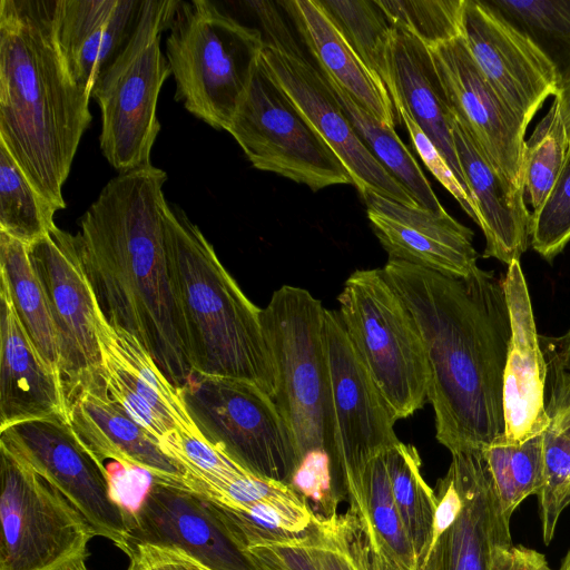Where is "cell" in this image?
Returning a JSON list of instances; mask_svg holds the SVG:
<instances>
[{"label":"cell","instance_id":"7402d4cb","mask_svg":"<svg viewBox=\"0 0 570 570\" xmlns=\"http://www.w3.org/2000/svg\"><path fill=\"white\" fill-rule=\"evenodd\" d=\"M68 422L100 460L148 472L154 481L183 488V471L157 440L110 396L100 373L66 383Z\"/></svg>","mask_w":570,"mask_h":570},{"label":"cell","instance_id":"8992f818","mask_svg":"<svg viewBox=\"0 0 570 570\" xmlns=\"http://www.w3.org/2000/svg\"><path fill=\"white\" fill-rule=\"evenodd\" d=\"M262 32L209 0L180 1L166 39L176 100L227 130L263 51Z\"/></svg>","mask_w":570,"mask_h":570},{"label":"cell","instance_id":"277c9868","mask_svg":"<svg viewBox=\"0 0 570 570\" xmlns=\"http://www.w3.org/2000/svg\"><path fill=\"white\" fill-rule=\"evenodd\" d=\"M168 272L194 373L249 381L274 397L275 372L258 308L183 210L164 206Z\"/></svg>","mask_w":570,"mask_h":570},{"label":"cell","instance_id":"6da1fadb","mask_svg":"<svg viewBox=\"0 0 570 570\" xmlns=\"http://www.w3.org/2000/svg\"><path fill=\"white\" fill-rule=\"evenodd\" d=\"M382 269L424 345L438 441L451 453L487 448L505 429L511 324L503 278L481 268L453 277L397 259Z\"/></svg>","mask_w":570,"mask_h":570},{"label":"cell","instance_id":"9a60e30c","mask_svg":"<svg viewBox=\"0 0 570 570\" xmlns=\"http://www.w3.org/2000/svg\"><path fill=\"white\" fill-rule=\"evenodd\" d=\"M28 249L55 324L63 381L71 383L100 373L97 301L76 235L56 227Z\"/></svg>","mask_w":570,"mask_h":570},{"label":"cell","instance_id":"836d02e7","mask_svg":"<svg viewBox=\"0 0 570 570\" xmlns=\"http://www.w3.org/2000/svg\"><path fill=\"white\" fill-rule=\"evenodd\" d=\"M56 212L0 141V232L30 245L57 227Z\"/></svg>","mask_w":570,"mask_h":570},{"label":"cell","instance_id":"4fadbf2b","mask_svg":"<svg viewBox=\"0 0 570 570\" xmlns=\"http://www.w3.org/2000/svg\"><path fill=\"white\" fill-rule=\"evenodd\" d=\"M3 443L48 480L89 522L96 537L126 552L129 515L104 464L67 420L47 417L0 430Z\"/></svg>","mask_w":570,"mask_h":570},{"label":"cell","instance_id":"ee69618b","mask_svg":"<svg viewBox=\"0 0 570 570\" xmlns=\"http://www.w3.org/2000/svg\"><path fill=\"white\" fill-rule=\"evenodd\" d=\"M392 101L396 111L397 120L399 122L402 121L404 124L417 155L434 177L458 200L462 209L478 224V208L455 177L444 157L439 153L426 134L413 120L401 101L397 98H392Z\"/></svg>","mask_w":570,"mask_h":570},{"label":"cell","instance_id":"1f68e13d","mask_svg":"<svg viewBox=\"0 0 570 570\" xmlns=\"http://www.w3.org/2000/svg\"><path fill=\"white\" fill-rule=\"evenodd\" d=\"M385 456L396 509L420 568L431 544L438 498L422 475L415 446L400 441Z\"/></svg>","mask_w":570,"mask_h":570},{"label":"cell","instance_id":"4316f807","mask_svg":"<svg viewBox=\"0 0 570 570\" xmlns=\"http://www.w3.org/2000/svg\"><path fill=\"white\" fill-rule=\"evenodd\" d=\"M389 63L391 99L397 98L401 101L413 120L444 157L462 187L474 202L455 150L452 134L454 115L448 102L430 49L410 31L393 27Z\"/></svg>","mask_w":570,"mask_h":570},{"label":"cell","instance_id":"5b68a950","mask_svg":"<svg viewBox=\"0 0 570 570\" xmlns=\"http://www.w3.org/2000/svg\"><path fill=\"white\" fill-rule=\"evenodd\" d=\"M324 309L307 289L284 285L262 309V326L275 372L273 400L301 459L324 451L333 468L336 425L323 336Z\"/></svg>","mask_w":570,"mask_h":570},{"label":"cell","instance_id":"db71d44e","mask_svg":"<svg viewBox=\"0 0 570 570\" xmlns=\"http://www.w3.org/2000/svg\"><path fill=\"white\" fill-rule=\"evenodd\" d=\"M557 570H570V549L567 551Z\"/></svg>","mask_w":570,"mask_h":570},{"label":"cell","instance_id":"bcb514c9","mask_svg":"<svg viewBox=\"0 0 570 570\" xmlns=\"http://www.w3.org/2000/svg\"><path fill=\"white\" fill-rule=\"evenodd\" d=\"M320 570H355L344 532L343 514L320 520L314 525Z\"/></svg>","mask_w":570,"mask_h":570},{"label":"cell","instance_id":"7c38bea8","mask_svg":"<svg viewBox=\"0 0 570 570\" xmlns=\"http://www.w3.org/2000/svg\"><path fill=\"white\" fill-rule=\"evenodd\" d=\"M227 131L252 165L313 191L352 184L344 165L259 60Z\"/></svg>","mask_w":570,"mask_h":570},{"label":"cell","instance_id":"30bf717a","mask_svg":"<svg viewBox=\"0 0 570 570\" xmlns=\"http://www.w3.org/2000/svg\"><path fill=\"white\" fill-rule=\"evenodd\" d=\"M0 570H66L96 533L26 460L0 443Z\"/></svg>","mask_w":570,"mask_h":570},{"label":"cell","instance_id":"7a4b0ae2","mask_svg":"<svg viewBox=\"0 0 570 570\" xmlns=\"http://www.w3.org/2000/svg\"><path fill=\"white\" fill-rule=\"evenodd\" d=\"M166 179L151 164L119 173L80 218L76 238L105 318L135 336L180 390L194 372L168 272Z\"/></svg>","mask_w":570,"mask_h":570},{"label":"cell","instance_id":"ba28073f","mask_svg":"<svg viewBox=\"0 0 570 570\" xmlns=\"http://www.w3.org/2000/svg\"><path fill=\"white\" fill-rule=\"evenodd\" d=\"M180 0H146L131 39L95 86L101 111L100 149L119 173L150 165L160 124L157 101L171 75L160 50Z\"/></svg>","mask_w":570,"mask_h":570},{"label":"cell","instance_id":"ffe728a7","mask_svg":"<svg viewBox=\"0 0 570 570\" xmlns=\"http://www.w3.org/2000/svg\"><path fill=\"white\" fill-rule=\"evenodd\" d=\"M449 466L463 505L419 570H491L495 548L511 546L510 519L501 508L481 450L453 452Z\"/></svg>","mask_w":570,"mask_h":570},{"label":"cell","instance_id":"c3c4849f","mask_svg":"<svg viewBox=\"0 0 570 570\" xmlns=\"http://www.w3.org/2000/svg\"><path fill=\"white\" fill-rule=\"evenodd\" d=\"M344 532L355 570H400L387 557L374 534H367L356 520L343 514Z\"/></svg>","mask_w":570,"mask_h":570},{"label":"cell","instance_id":"3957f363","mask_svg":"<svg viewBox=\"0 0 570 570\" xmlns=\"http://www.w3.org/2000/svg\"><path fill=\"white\" fill-rule=\"evenodd\" d=\"M57 0L0 1V141L57 210L91 94L71 78L56 39Z\"/></svg>","mask_w":570,"mask_h":570},{"label":"cell","instance_id":"cb8c5ba5","mask_svg":"<svg viewBox=\"0 0 570 570\" xmlns=\"http://www.w3.org/2000/svg\"><path fill=\"white\" fill-rule=\"evenodd\" d=\"M47 417L68 421L63 377L31 341L0 278V430Z\"/></svg>","mask_w":570,"mask_h":570},{"label":"cell","instance_id":"484cf974","mask_svg":"<svg viewBox=\"0 0 570 570\" xmlns=\"http://www.w3.org/2000/svg\"><path fill=\"white\" fill-rule=\"evenodd\" d=\"M452 134L466 186L478 207V225L485 236L483 257H494L509 266L520 259L529 243L532 215L524 203V190L497 170L455 117Z\"/></svg>","mask_w":570,"mask_h":570},{"label":"cell","instance_id":"e0dca14e","mask_svg":"<svg viewBox=\"0 0 570 570\" xmlns=\"http://www.w3.org/2000/svg\"><path fill=\"white\" fill-rule=\"evenodd\" d=\"M461 36L487 80L528 128L546 99L559 91L550 61L481 0H464Z\"/></svg>","mask_w":570,"mask_h":570},{"label":"cell","instance_id":"e575fe53","mask_svg":"<svg viewBox=\"0 0 570 570\" xmlns=\"http://www.w3.org/2000/svg\"><path fill=\"white\" fill-rule=\"evenodd\" d=\"M200 498L222 520L244 550L254 543L301 534L317 520L305 502H259L250 505H229Z\"/></svg>","mask_w":570,"mask_h":570},{"label":"cell","instance_id":"60d3db41","mask_svg":"<svg viewBox=\"0 0 570 570\" xmlns=\"http://www.w3.org/2000/svg\"><path fill=\"white\" fill-rule=\"evenodd\" d=\"M530 237L533 249L547 261L570 240V156L549 198L531 216Z\"/></svg>","mask_w":570,"mask_h":570},{"label":"cell","instance_id":"52a82bcc","mask_svg":"<svg viewBox=\"0 0 570 570\" xmlns=\"http://www.w3.org/2000/svg\"><path fill=\"white\" fill-rule=\"evenodd\" d=\"M337 311L356 353L394 419L428 402L429 366L414 317L383 269H358L345 281Z\"/></svg>","mask_w":570,"mask_h":570},{"label":"cell","instance_id":"f6af8a7d","mask_svg":"<svg viewBox=\"0 0 570 570\" xmlns=\"http://www.w3.org/2000/svg\"><path fill=\"white\" fill-rule=\"evenodd\" d=\"M539 342L547 365V409L570 397V330L561 336L539 335Z\"/></svg>","mask_w":570,"mask_h":570},{"label":"cell","instance_id":"8d00e7d4","mask_svg":"<svg viewBox=\"0 0 570 570\" xmlns=\"http://www.w3.org/2000/svg\"><path fill=\"white\" fill-rule=\"evenodd\" d=\"M385 454L375 456L366 468L363 483L365 519L363 523L356 522L364 532L376 535L400 570H419L415 552L396 509Z\"/></svg>","mask_w":570,"mask_h":570},{"label":"cell","instance_id":"5bb4252c","mask_svg":"<svg viewBox=\"0 0 570 570\" xmlns=\"http://www.w3.org/2000/svg\"><path fill=\"white\" fill-rule=\"evenodd\" d=\"M261 61L338 157L358 193L372 190L403 205L421 207L367 150L321 70L306 59L298 46L278 49L265 43Z\"/></svg>","mask_w":570,"mask_h":570},{"label":"cell","instance_id":"816d5d0a","mask_svg":"<svg viewBox=\"0 0 570 570\" xmlns=\"http://www.w3.org/2000/svg\"><path fill=\"white\" fill-rule=\"evenodd\" d=\"M550 426L570 439V397L547 407Z\"/></svg>","mask_w":570,"mask_h":570},{"label":"cell","instance_id":"2e32d148","mask_svg":"<svg viewBox=\"0 0 570 570\" xmlns=\"http://www.w3.org/2000/svg\"><path fill=\"white\" fill-rule=\"evenodd\" d=\"M454 117L488 159L513 186L524 190L527 127L490 85L461 37L430 49Z\"/></svg>","mask_w":570,"mask_h":570},{"label":"cell","instance_id":"b9f144b4","mask_svg":"<svg viewBox=\"0 0 570 570\" xmlns=\"http://www.w3.org/2000/svg\"><path fill=\"white\" fill-rule=\"evenodd\" d=\"M291 488L307 503L314 515L327 520L337 515L341 497L334 483L330 456L324 451L305 455L296 470Z\"/></svg>","mask_w":570,"mask_h":570},{"label":"cell","instance_id":"d6986e66","mask_svg":"<svg viewBox=\"0 0 570 570\" xmlns=\"http://www.w3.org/2000/svg\"><path fill=\"white\" fill-rule=\"evenodd\" d=\"M96 327L100 374L115 402L159 445L176 431L199 432L186 410L180 390L164 375L135 336L109 324L98 303Z\"/></svg>","mask_w":570,"mask_h":570},{"label":"cell","instance_id":"603a6c76","mask_svg":"<svg viewBox=\"0 0 570 570\" xmlns=\"http://www.w3.org/2000/svg\"><path fill=\"white\" fill-rule=\"evenodd\" d=\"M511 336L503 375L504 439L519 444L544 432L547 365L539 342L528 286L519 261L503 278Z\"/></svg>","mask_w":570,"mask_h":570},{"label":"cell","instance_id":"7dc6e473","mask_svg":"<svg viewBox=\"0 0 570 570\" xmlns=\"http://www.w3.org/2000/svg\"><path fill=\"white\" fill-rule=\"evenodd\" d=\"M127 570H213L181 549L155 544H137L126 553Z\"/></svg>","mask_w":570,"mask_h":570},{"label":"cell","instance_id":"ab89813d","mask_svg":"<svg viewBox=\"0 0 570 570\" xmlns=\"http://www.w3.org/2000/svg\"><path fill=\"white\" fill-rule=\"evenodd\" d=\"M537 495L542 539L548 546L561 513L570 504V439L550 424L543 432V475Z\"/></svg>","mask_w":570,"mask_h":570},{"label":"cell","instance_id":"f546056e","mask_svg":"<svg viewBox=\"0 0 570 570\" xmlns=\"http://www.w3.org/2000/svg\"><path fill=\"white\" fill-rule=\"evenodd\" d=\"M0 278L8 285L17 315L46 361L59 370L55 324L28 245L0 232Z\"/></svg>","mask_w":570,"mask_h":570},{"label":"cell","instance_id":"d6a6232c","mask_svg":"<svg viewBox=\"0 0 570 570\" xmlns=\"http://www.w3.org/2000/svg\"><path fill=\"white\" fill-rule=\"evenodd\" d=\"M357 57L387 89L393 26L376 0H317Z\"/></svg>","mask_w":570,"mask_h":570},{"label":"cell","instance_id":"d590c367","mask_svg":"<svg viewBox=\"0 0 570 570\" xmlns=\"http://www.w3.org/2000/svg\"><path fill=\"white\" fill-rule=\"evenodd\" d=\"M508 519L528 497L538 494L543 475V432L514 444L501 436L481 450Z\"/></svg>","mask_w":570,"mask_h":570},{"label":"cell","instance_id":"7bdbcfd3","mask_svg":"<svg viewBox=\"0 0 570 570\" xmlns=\"http://www.w3.org/2000/svg\"><path fill=\"white\" fill-rule=\"evenodd\" d=\"M315 522L301 534L254 543L246 547L245 551L259 570H320L315 547Z\"/></svg>","mask_w":570,"mask_h":570},{"label":"cell","instance_id":"f5cc1de1","mask_svg":"<svg viewBox=\"0 0 570 570\" xmlns=\"http://www.w3.org/2000/svg\"><path fill=\"white\" fill-rule=\"evenodd\" d=\"M559 102L561 118L566 128L567 137L569 140V156H570V82L562 87L557 96Z\"/></svg>","mask_w":570,"mask_h":570},{"label":"cell","instance_id":"9c48e42d","mask_svg":"<svg viewBox=\"0 0 570 570\" xmlns=\"http://www.w3.org/2000/svg\"><path fill=\"white\" fill-rule=\"evenodd\" d=\"M180 393L210 445L253 475L291 484L302 459L271 395L249 381L198 373Z\"/></svg>","mask_w":570,"mask_h":570},{"label":"cell","instance_id":"d4e9b609","mask_svg":"<svg viewBox=\"0 0 570 570\" xmlns=\"http://www.w3.org/2000/svg\"><path fill=\"white\" fill-rule=\"evenodd\" d=\"M146 0H57L56 39L73 81L88 92L136 31Z\"/></svg>","mask_w":570,"mask_h":570},{"label":"cell","instance_id":"83f0119b","mask_svg":"<svg viewBox=\"0 0 570 570\" xmlns=\"http://www.w3.org/2000/svg\"><path fill=\"white\" fill-rule=\"evenodd\" d=\"M318 65L383 125L395 129V109L386 87L354 52L317 0L281 1Z\"/></svg>","mask_w":570,"mask_h":570},{"label":"cell","instance_id":"44dd1931","mask_svg":"<svg viewBox=\"0 0 570 570\" xmlns=\"http://www.w3.org/2000/svg\"><path fill=\"white\" fill-rule=\"evenodd\" d=\"M360 195L372 229L389 259L461 278L479 269L473 232L445 210L435 213L410 207L372 190Z\"/></svg>","mask_w":570,"mask_h":570},{"label":"cell","instance_id":"11a10c76","mask_svg":"<svg viewBox=\"0 0 570 570\" xmlns=\"http://www.w3.org/2000/svg\"><path fill=\"white\" fill-rule=\"evenodd\" d=\"M66 570H88L87 566H86V560L85 561H79L72 566H70L68 569Z\"/></svg>","mask_w":570,"mask_h":570},{"label":"cell","instance_id":"681fc988","mask_svg":"<svg viewBox=\"0 0 570 570\" xmlns=\"http://www.w3.org/2000/svg\"><path fill=\"white\" fill-rule=\"evenodd\" d=\"M435 494L438 498V504L434 513L432 540L428 554L440 537L454 523L463 505L455 481L449 471L438 481Z\"/></svg>","mask_w":570,"mask_h":570},{"label":"cell","instance_id":"8fae6325","mask_svg":"<svg viewBox=\"0 0 570 570\" xmlns=\"http://www.w3.org/2000/svg\"><path fill=\"white\" fill-rule=\"evenodd\" d=\"M323 336L327 355L336 450L332 468L348 513L363 523L364 475L368 463L400 442L386 401L356 353L337 311L324 309Z\"/></svg>","mask_w":570,"mask_h":570},{"label":"cell","instance_id":"f35d334b","mask_svg":"<svg viewBox=\"0 0 570 570\" xmlns=\"http://www.w3.org/2000/svg\"><path fill=\"white\" fill-rule=\"evenodd\" d=\"M393 27L413 33L429 49L461 37L464 0H376Z\"/></svg>","mask_w":570,"mask_h":570},{"label":"cell","instance_id":"74e56055","mask_svg":"<svg viewBox=\"0 0 570 570\" xmlns=\"http://www.w3.org/2000/svg\"><path fill=\"white\" fill-rule=\"evenodd\" d=\"M569 157V140L554 97L524 145V193L537 213L554 189Z\"/></svg>","mask_w":570,"mask_h":570},{"label":"cell","instance_id":"f907efd6","mask_svg":"<svg viewBox=\"0 0 570 570\" xmlns=\"http://www.w3.org/2000/svg\"><path fill=\"white\" fill-rule=\"evenodd\" d=\"M491 570H551V568L541 552L511 544L495 548Z\"/></svg>","mask_w":570,"mask_h":570},{"label":"cell","instance_id":"ac0fdd59","mask_svg":"<svg viewBox=\"0 0 570 570\" xmlns=\"http://www.w3.org/2000/svg\"><path fill=\"white\" fill-rule=\"evenodd\" d=\"M137 544L181 549L213 570H259L199 495L164 482L153 481L130 512L125 553Z\"/></svg>","mask_w":570,"mask_h":570},{"label":"cell","instance_id":"4dcf8cb0","mask_svg":"<svg viewBox=\"0 0 570 570\" xmlns=\"http://www.w3.org/2000/svg\"><path fill=\"white\" fill-rule=\"evenodd\" d=\"M527 36L556 70L559 90L570 82V0H481Z\"/></svg>","mask_w":570,"mask_h":570},{"label":"cell","instance_id":"f1b7e54d","mask_svg":"<svg viewBox=\"0 0 570 570\" xmlns=\"http://www.w3.org/2000/svg\"><path fill=\"white\" fill-rule=\"evenodd\" d=\"M321 72L372 156L411 193L422 208L435 213L444 212L422 168L395 129L383 125L331 76Z\"/></svg>","mask_w":570,"mask_h":570}]
</instances>
